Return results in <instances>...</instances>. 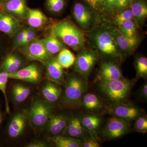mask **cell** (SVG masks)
<instances>
[{
    "label": "cell",
    "mask_w": 147,
    "mask_h": 147,
    "mask_svg": "<svg viewBox=\"0 0 147 147\" xmlns=\"http://www.w3.org/2000/svg\"><path fill=\"white\" fill-rule=\"evenodd\" d=\"M96 25L88 33L92 47L98 56L110 59L113 62H122L125 56L119 49L113 32V26L104 22Z\"/></svg>",
    "instance_id": "6da1fadb"
},
{
    "label": "cell",
    "mask_w": 147,
    "mask_h": 147,
    "mask_svg": "<svg viewBox=\"0 0 147 147\" xmlns=\"http://www.w3.org/2000/svg\"><path fill=\"white\" fill-rule=\"evenodd\" d=\"M51 34L75 51L84 48L86 39L84 33L68 18L53 23Z\"/></svg>",
    "instance_id": "7a4b0ae2"
},
{
    "label": "cell",
    "mask_w": 147,
    "mask_h": 147,
    "mask_svg": "<svg viewBox=\"0 0 147 147\" xmlns=\"http://www.w3.org/2000/svg\"><path fill=\"white\" fill-rule=\"evenodd\" d=\"M133 84L124 77L117 80L100 81V91L114 103H125L128 99Z\"/></svg>",
    "instance_id": "3957f363"
},
{
    "label": "cell",
    "mask_w": 147,
    "mask_h": 147,
    "mask_svg": "<svg viewBox=\"0 0 147 147\" xmlns=\"http://www.w3.org/2000/svg\"><path fill=\"white\" fill-rule=\"evenodd\" d=\"M87 80L81 76H71L65 81L63 102L69 108H75L81 103L88 88Z\"/></svg>",
    "instance_id": "277c9868"
},
{
    "label": "cell",
    "mask_w": 147,
    "mask_h": 147,
    "mask_svg": "<svg viewBox=\"0 0 147 147\" xmlns=\"http://www.w3.org/2000/svg\"><path fill=\"white\" fill-rule=\"evenodd\" d=\"M53 108L52 102L37 99L34 100L27 113L28 119L32 126L40 128L45 125L53 115Z\"/></svg>",
    "instance_id": "5b68a950"
},
{
    "label": "cell",
    "mask_w": 147,
    "mask_h": 147,
    "mask_svg": "<svg viewBox=\"0 0 147 147\" xmlns=\"http://www.w3.org/2000/svg\"><path fill=\"white\" fill-rule=\"evenodd\" d=\"M98 57L94 50L83 48L79 51L75 59L74 71L87 80Z\"/></svg>",
    "instance_id": "8992f818"
},
{
    "label": "cell",
    "mask_w": 147,
    "mask_h": 147,
    "mask_svg": "<svg viewBox=\"0 0 147 147\" xmlns=\"http://www.w3.org/2000/svg\"><path fill=\"white\" fill-rule=\"evenodd\" d=\"M130 129L128 121L113 117L108 120L102 129V136L109 140L117 139L127 134Z\"/></svg>",
    "instance_id": "52a82bcc"
},
{
    "label": "cell",
    "mask_w": 147,
    "mask_h": 147,
    "mask_svg": "<svg viewBox=\"0 0 147 147\" xmlns=\"http://www.w3.org/2000/svg\"><path fill=\"white\" fill-rule=\"evenodd\" d=\"M21 48V53L29 60L38 61L45 65L52 57L47 52L41 40L37 38Z\"/></svg>",
    "instance_id": "ba28073f"
},
{
    "label": "cell",
    "mask_w": 147,
    "mask_h": 147,
    "mask_svg": "<svg viewBox=\"0 0 147 147\" xmlns=\"http://www.w3.org/2000/svg\"><path fill=\"white\" fill-rule=\"evenodd\" d=\"M106 113L113 117L130 121L141 116L139 108L131 104L125 103H113L106 107Z\"/></svg>",
    "instance_id": "9c48e42d"
},
{
    "label": "cell",
    "mask_w": 147,
    "mask_h": 147,
    "mask_svg": "<svg viewBox=\"0 0 147 147\" xmlns=\"http://www.w3.org/2000/svg\"><path fill=\"white\" fill-rule=\"evenodd\" d=\"M112 29L117 45L123 55L125 57L134 53L140 43L141 40L139 37L125 35L119 30L118 28L113 26Z\"/></svg>",
    "instance_id": "30bf717a"
},
{
    "label": "cell",
    "mask_w": 147,
    "mask_h": 147,
    "mask_svg": "<svg viewBox=\"0 0 147 147\" xmlns=\"http://www.w3.org/2000/svg\"><path fill=\"white\" fill-rule=\"evenodd\" d=\"M28 9L27 0L0 1V10L12 15L20 21L26 19Z\"/></svg>",
    "instance_id": "8fae6325"
},
{
    "label": "cell",
    "mask_w": 147,
    "mask_h": 147,
    "mask_svg": "<svg viewBox=\"0 0 147 147\" xmlns=\"http://www.w3.org/2000/svg\"><path fill=\"white\" fill-rule=\"evenodd\" d=\"M9 78L37 84L42 78V73L39 67L33 63L13 73L8 74Z\"/></svg>",
    "instance_id": "7c38bea8"
},
{
    "label": "cell",
    "mask_w": 147,
    "mask_h": 147,
    "mask_svg": "<svg viewBox=\"0 0 147 147\" xmlns=\"http://www.w3.org/2000/svg\"><path fill=\"white\" fill-rule=\"evenodd\" d=\"M72 13L80 28L84 30L88 31L93 23L92 11L83 4L76 3L74 5Z\"/></svg>",
    "instance_id": "4fadbf2b"
},
{
    "label": "cell",
    "mask_w": 147,
    "mask_h": 147,
    "mask_svg": "<svg viewBox=\"0 0 147 147\" xmlns=\"http://www.w3.org/2000/svg\"><path fill=\"white\" fill-rule=\"evenodd\" d=\"M20 21L12 15L0 10V31L12 36L22 28Z\"/></svg>",
    "instance_id": "5bb4252c"
},
{
    "label": "cell",
    "mask_w": 147,
    "mask_h": 147,
    "mask_svg": "<svg viewBox=\"0 0 147 147\" xmlns=\"http://www.w3.org/2000/svg\"><path fill=\"white\" fill-rule=\"evenodd\" d=\"M123 77L119 67L114 62H104L100 64L98 73L100 82L113 81Z\"/></svg>",
    "instance_id": "9a60e30c"
},
{
    "label": "cell",
    "mask_w": 147,
    "mask_h": 147,
    "mask_svg": "<svg viewBox=\"0 0 147 147\" xmlns=\"http://www.w3.org/2000/svg\"><path fill=\"white\" fill-rule=\"evenodd\" d=\"M46 74L50 82L60 85L65 82L63 68L58 62L57 58L52 57L45 64Z\"/></svg>",
    "instance_id": "2e32d148"
},
{
    "label": "cell",
    "mask_w": 147,
    "mask_h": 147,
    "mask_svg": "<svg viewBox=\"0 0 147 147\" xmlns=\"http://www.w3.org/2000/svg\"><path fill=\"white\" fill-rule=\"evenodd\" d=\"M27 113L20 112L11 119L7 128V133L11 138L18 137L23 134L28 120Z\"/></svg>",
    "instance_id": "e0dca14e"
},
{
    "label": "cell",
    "mask_w": 147,
    "mask_h": 147,
    "mask_svg": "<svg viewBox=\"0 0 147 147\" xmlns=\"http://www.w3.org/2000/svg\"><path fill=\"white\" fill-rule=\"evenodd\" d=\"M80 119L82 126L89 136L98 140V133L102 118L97 115H87Z\"/></svg>",
    "instance_id": "ac0fdd59"
},
{
    "label": "cell",
    "mask_w": 147,
    "mask_h": 147,
    "mask_svg": "<svg viewBox=\"0 0 147 147\" xmlns=\"http://www.w3.org/2000/svg\"><path fill=\"white\" fill-rule=\"evenodd\" d=\"M86 132L81 123L80 119L76 117L69 119L68 123L63 134L64 136L82 140Z\"/></svg>",
    "instance_id": "d6986e66"
},
{
    "label": "cell",
    "mask_w": 147,
    "mask_h": 147,
    "mask_svg": "<svg viewBox=\"0 0 147 147\" xmlns=\"http://www.w3.org/2000/svg\"><path fill=\"white\" fill-rule=\"evenodd\" d=\"M68 120L65 116L62 114L52 115L46 124L47 130L55 135L63 133L68 123Z\"/></svg>",
    "instance_id": "ffe728a7"
},
{
    "label": "cell",
    "mask_w": 147,
    "mask_h": 147,
    "mask_svg": "<svg viewBox=\"0 0 147 147\" xmlns=\"http://www.w3.org/2000/svg\"><path fill=\"white\" fill-rule=\"evenodd\" d=\"M26 19L28 25L33 29L41 28L48 22L47 16L38 9L29 8Z\"/></svg>",
    "instance_id": "44dd1931"
},
{
    "label": "cell",
    "mask_w": 147,
    "mask_h": 147,
    "mask_svg": "<svg viewBox=\"0 0 147 147\" xmlns=\"http://www.w3.org/2000/svg\"><path fill=\"white\" fill-rule=\"evenodd\" d=\"M81 103L86 110L90 112L99 111L103 106L102 100L100 98L96 95L91 93L83 95Z\"/></svg>",
    "instance_id": "7402d4cb"
},
{
    "label": "cell",
    "mask_w": 147,
    "mask_h": 147,
    "mask_svg": "<svg viewBox=\"0 0 147 147\" xmlns=\"http://www.w3.org/2000/svg\"><path fill=\"white\" fill-rule=\"evenodd\" d=\"M61 90L58 84L52 82H47L42 89L44 98L48 102H55L60 97Z\"/></svg>",
    "instance_id": "603a6c76"
},
{
    "label": "cell",
    "mask_w": 147,
    "mask_h": 147,
    "mask_svg": "<svg viewBox=\"0 0 147 147\" xmlns=\"http://www.w3.org/2000/svg\"><path fill=\"white\" fill-rule=\"evenodd\" d=\"M21 58L14 54H11L7 56L2 63L1 71L8 74L14 73L19 70L22 65Z\"/></svg>",
    "instance_id": "cb8c5ba5"
},
{
    "label": "cell",
    "mask_w": 147,
    "mask_h": 147,
    "mask_svg": "<svg viewBox=\"0 0 147 147\" xmlns=\"http://www.w3.org/2000/svg\"><path fill=\"white\" fill-rule=\"evenodd\" d=\"M130 9L134 18L139 24H142L147 17V5L144 0H132Z\"/></svg>",
    "instance_id": "d4e9b609"
},
{
    "label": "cell",
    "mask_w": 147,
    "mask_h": 147,
    "mask_svg": "<svg viewBox=\"0 0 147 147\" xmlns=\"http://www.w3.org/2000/svg\"><path fill=\"white\" fill-rule=\"evenodd\" d=\"M40 40L47 52L52 56L59 53L65 48V44L51 34L47 37Z\"/></svg>",
    "instance_id": "484cf974"
},
{
    "label": "cell",
    "mask_w": 147,
    "mask_h": 147,
    "mask_svg": "<svg viewBox=\"0 0 147 147\" xmlns=\"http://www.w3.org/2000/svg\"><path fill=\"white\" fill-rule=\"evenodd\" d=\"M53 142L57 147H81L82 140L62 135H57L53 139Z\"/></svg>",
    "instance_id": "4316f807"
},
{
    "label": "cell",
    "mask_w": 147,
    "mask_h": 147,
    "mask_svg": "<svg viewBox=\"0 0 147 147\" xmlns=\"http://www.w3.org/2000/svg\"><path fill=\"white\" fill-rule=\"evenodd\" d=\"M30 90L23 84H17L12 87L11 93L13 100L16 102H24L30 94Z\"/></svg>",
    "instance_id": "83f0119b"
},
{
    "label": "cell",
    "mask_w": 147,
    "mask_h": 147,
    "mask_svg": "<svg viewBox=\"0 0 147 147\" xmlns=\"http://www.w3.org/2000/svg\"><path fill=\"white\" fill-rule=\"evenodd\" d=\"M57 59L63 68L67 69L73 65L76 57L71 51L65 48L59 53Z\"/></svg>",
    "instance_id": "f1b7e54d"
},
{
    "label": "cell",
    "mask_w": 147,
    "mask_h": 147,
    "mask_svg": "<svg viewBox=\"0 0 147 147\" xmlns=\"http://www.w3.org/2000/svg\"><path fill=\"white\" fill-rule=\"evenodd\" d=\"M138 27L139 25L134 18L125 21L118 26V28L123 34L131 37L137 36Z\"/></svg>",
    "instance_id": "f546056e"
},
{
    "label": "cell",
    "mask_w": 147,
    "mask_h": 147,
    "mask_svg": "<svg viewBox=\"0 0 147 147\" xmlns=\"http://www.w3.org/2000/svg\"><path fill=\"white\" fill-rule=\"evenodd\" d=\"M136 68V80L143 78L146 79L147 76V58L144 57H139L135 61Z\"/></svg>",
    "instance_id": "4dcf8cb0"
},
{
    "label": "cell",
    "mask_w": 147,
    "mask_h": 147,
    "mask_svg": "<svg viewBox=\"0 0 147 147\" xmlns=\"http://www.w3.org/2000/svg\"><path fill=\"white\" fill-rule=\"evenodd\" d=\"M96 14L103 16L108 15L105 0H83Z\"/></svg>",
    "instance_id": "1f68e13d"
},
{
    "label": "cell",
    "mask_w": 147,
    "mask_h": 147,
    "mask_svg": "<svg viewBox=\"0 0 147 147\" xmlns=\"http://www.w3.org/2000/svg\"><path fill=\"white\" fill-rule=\"evenodd\" d=\"M66 5V0H45V5L51 13L57 14L63 11Z\"/></svg>",
    "instance_id": "d6a6232c"
},
{
    "label": "cell",
    "mask_w": 147,
    "mask_h": 147,
    "mask_svg": "<svg viewBox=\"0 0 147 147\" xmlns=\"http://www.w3.org/2000/svg\"><path fill=\"white\" fill-rule=\"evenodd\" d=\"M9 79L8 74L5 71H2L0 74V91L2 92L4 97L5 102V108L6 113H10L8 98L7 95V86Z\"/></svg>",
    "instance_id": "836d02e7"
},
{
    "label": "cell",
    "mask_w": 147,
    "mask_h": 147,
    "mask_svg": "<svg viewBox=\"0 0 147 147\" xmlns=\"http://www.w3.org/2000/svg\"><path fill=\"white\" fill-rule=\"evenodd\" d=\"M134 18V14L131 9H126L116 13L114 22L118 26L123 22Z\"/></svg>",
    "instance_id": "e575fe53"
},
{
    "label": "cell",
    "mask_w": 147,
    "mask_h": 147,
    "mask_svg": "<svg viewBox=\"0 0 147 147\" xmlns=\"http://www.w3.org/2000/svg\"><path fill=\"white\" fill-rule=\"evenodd\" d=\"M134 128L140 133H146L147 131V119L145 116H139L135 119Z\"/></svg>",
    "instance_id": "d590c367"
},
{
    "label": "cell",
    "mask_w": 147,
    "mask_h": 147,
    "mask_svg": "<svg viewBox=\"0 0 147 147\" xmlns=\"http://www.w3.org/2000/svg\"><path fill=\"white\" fill-rule=\"evenodd\" d=\"M26 28H21L15 34L14 40V47L21 48L23 46L25 40Z\"/></svg>",
    "instance_id": "8d00e7d4"
},
{
    "label": "cell",
    "mask_w": 147,
    "mask_h": 147,
    "mask_svg": "<svg viewBox=\"0 0 147 147\" xmlns=\"http://www.w3.org/2000/svg\"><path fill=\"white\" fill-rule=\"evenodd\" d=\"M36 32L32 28H26V34H25V40L24 45L22 47L28 45L30 42L36 39Z\"/></svg>",
    "instance_id": "74e56055"
},
{
    "label": "cell",
    "mask_w": 147,
    "mask_h": 147,
    "mask_svg": "<svg viewBox=\"0 0 147 147\" xmlns=\"http://www.w3.org/2000/svg\"><path fill=\"white\" fill-rule=\"evenodd\" d=\"M132 0H116L115 13L130 7Z\"/></svg>",
    "instance_id": "f35d334b"
},
{
    "label": "cell",
    "mask_w": 147,
    "mask_h": 147,
    "mask_svg": "<svg viewBox=\"0 0 147 147\" xmlns=\"http://www.w3.org/2000/svg\"><path fill=\"white\" fill-rule=\"evenodd\" d=\"M82 147H99L100 146L98 140L90 137L86 136L82 140Z\"/></svg>",
    "instance_id": "ab89813d"
},
{
    "label": "cell",
    "mask_w": 147,
    "mask_h": 147,
    "mask_svg": "<svg viewBox=\"0 0 147 147\" xmlns=\"http://www.w3.org/2000/svg\"><path fill=\"white\" fill-rule=\"evenodd\" d=\"M105 2L108 14H113L115 13V7L116 0H105Z\"/></svg>",
    "instance_id": "60d3db41"
},
{
    "label": "cell",
    "mask_w": 147,
    "mask_h": 147,
    "mask_svg": "<svg viewBox=\"0 0 147 147\" xmlns=\"http://www.w3.org/2000/svg\"><path fill=\"white\" fill-rule=\"evenodd\" d=\"M139 96L142 99L147 100V84L145 83L141 87L139 90Z\"/></svg>",
    "instance_id": "b9f144b4"
},
{
    "label": "cell",
    "mask_w": 147,
    "mask_h": 147,
    "mask_svg": "<svg viewBox=\"0 0 147 147\" xmlns=\"http://www.w3.org/2000/svg\"><path fill=\"white\" fill-rule=\"evenodd\" d=\"M27 147H47L45 142H34L30 143L26 146Z\"/></svg>",
    "instance_id": "7bdbcfd3"
},
{
    "label": "cell",
    "mask_w": 147,
    "mask_h": 147,
    "mask_svg": "<svg viewBox=\"0 0 147 147\" xmlns=\"http://www.w3.org/2000/svg\"><path fill=\"white\" fill-rule=\"evenodd\" d=\"M3 120V117L2 114L1 113V111H0V125L2 123Z\"/></svg>",
    "instance_id": "ee69618b"
},
{
    "label": "cell",
    "mask_w": 147,
    "mask_h": 147,
    "mask_svg": "<svg viewBox=\"0 0 147 147\" xmlns=\"http://www.w3.org/2000/svg\"><path fill=\"white\" fill-rule=\"evenodd\" d=\"M7 1V0H0V1Z\"/></svg>",
    "instance_id": "f6af8a7d"
}]
</instances>
